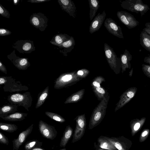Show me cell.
Segmentation results:
<instances>
[{"label": "cell", "mask_w": 150, "mask_h": 150, "mask_svg": "<svg viewBox=\"0 0 150 150\" xmlns=\"http://www.w3.org/2000/svg\"><path fill=\"white\" fill-rule=\"evenodd\" d=\"M109 98V96L107 92L103 100L93 110L89 122L88 128L89 129H93L102 120L105 114Z\"/></svg>", "instance_id": "6da1fadb"}, {"label": "cell", "mask_w": 150, "mask_h": 150, "mask_svg": "<svg viewBox=\"0 0 150 150\" xmlns=\"http://www.w3.org/2000/svg\"><path fill=\"white\" fill-rule=\"evenodd\" d=\"M77 70L63 73L55 80L54 88L59 89L71 86L82 79L76 74Z\"/></svg>", "instance_id": "7a4b0ae2"}, {"label": "cell", "mask_w": 150, "mask_h": 150, "mask_svg": "<svg viewBox=\"0 0 150 150\" xmlns=\"http://www.w3.org/2000/svg\"><path fill=\"white\" fill-rule=\"evenodd\" d=\"M120 1L122 8L132 12L139 13L141 16L150 9L148 5L144 4L141 0H125Z\"/></svg>", "instance_id": "3957f363"}, {"label": "cell", "mask_w": 150, "mask_h": 150, "mask_svg": "<svg viewBox=\"0 0 150 150\" xmlns=\"http://www.w3.org/2000/svg\"><path fill=\"white\" fill-rule=\"evenodd\" d=\"M104 50L106 58L111 68L116 74H119L121 68L120 58L117 57L113 49L106 43L104 44Z\"/></svg>", "instance_id": "277c9868"}, {"label": "cell", "mask_w": 150, "mask_h": 150, "mask_svg": "<svg viewBox=\"0 0 150 150\" xmlns=\"http://www.w3.org/2000/svg\"><path fill=\"white\" fill-rule=\"evenodd\" d=\"M8 100L12 104H18L24 107L28 111V107L31 104L32 99L29 92L16 93L8 97Z\"/></svg>", "instance_id": "5b68a950"}, {"label": "cell", "mask_w": 150, "mask_h": 150, "mask_svg": "<svg viewBox=\"0 0 150 150\" xmlns=\"http://www.w3.org/2000/svg\"><path fill=\"white\" fill-rule=\"evenodd\" d=\"M30 22L33 26L43 31L47 26L48 19L43 13H33L30 17Z\"/></svg>", "instance_id": "8992f818"}, {"label": "cell", "mask_w": 150, "mask_h": 150, "mask_svg": "<svg viewBox=\"0 0 150 150\" xmlns=\"http://www.w3.org/2000/svg\"><path fill=\"white\" fill-rule=\"evenodd\" d=\"M117 15L120 21L129 29L133 28L139 24L134 16L125 11H118Z\"/></svg>", "instance_id": "52a82bcc"}, {"label": "cell", "mask_w": 150, "mask_h": 150, "mask_svg": "<svg viewBox=\"0 0 150 150\" xmlns=\"http://www.w3.org/2000/svg\"><path fill=\"white\" fill-rule=\"evenodd\" d=\"M38 127L40 132L44 138L52 140L56 137L57 132L54 126L40 120Z\"/></svg>", "instance_id": "ba28073f"}, {"label": "cell", "mask_w": 150, "mask_h": 150, "mask_svg": "<svg viewBox=\"0 0 150 150\" xmlns=\"http://www.w3.org/2000/svg\"><path fill=\"white\" fill-rule=\"evenodd\" d=\"M137 88L136 87H132L126 90L120 97L119 100L116 104L115 112L123 107L131 100L135 96Z\"/></svg>", "instance_id": "9c48e42d"}, {"label": "cell", "mask_w": 150, "mask_h": 150, "mask_svg": "<svg viewBox=\"0 0 150 150\" xmlns=\"http://www.w3.org/2000/svg\"><path fill=\"white\" fill-rule=\"evenodd\" d=\"M12 47L20 53L28 54L35 50L33 41L30 40H20L14 43Z\"/></svg>", "instance_id": "30bf717a"}, {"label": "cell", "mask_w": 150, "mask_h": 150, "mask_svg": "<svg viewBox=\"0 0 150 150\" xmlns=\"http://www.w3.org/2000/svg\"><path fill=\"white\" fill-rule=\"evenodd\" d=\"M108 139L117 150H129L132 144L131 140L123 136L108 137Z\"/></svg>", "instance_id": "8fae6325"}, {"label": "cell", "mask_w": 150, "mask_h": 150, "mask_svg": "<svg viewBox=\"0 0 150 150\" xmlns=\"http://www.w3.org/2000/svg\"><path fill=\"white\" fill-rule=\"evenodd\" d=\"M104 25L109 33L119 38H124L121 28L112 19L107 18L104 21Z\"/></svg>", "instance_id": "7c38bea8"}, {"label": "cell", "mask_w": 150, "mask_h": 150, "mask_svg": "<svg viewBox=\"0 0 150 150\" xmlns=\"http://www.w3.org/2000/svg\"><path fill=\"white\" fill-rule=\"evenodd\" d=\"M7 56L14 65L19 69H26L30 65L28 58H20L17 56L15 54V50Z\"/></svg>", "instance_id": "4fadbf2b"}, {"label": "cell", "mask_w": 150, "mask_h": 150, "mask_svg": "<svg viewBox=\"0 0 150 150\" xmlns=\"http://www.w3.org/2000/svg\"><path fill=\"white\" fill-rule=\"evenodd\" d=\"M33 125V124H32L26 130L21 132L17 138L14 139L12 141L13 150H18L25 142L27 137L32 132Z\"/></svg>", "instance_id": "5bb4252c"}, {"label": "cell", "mask_w": 150, "mask_h": 150, "mask_svg": "<svg viewBox=\"0 0 150 150\" xmlns=\"http://www.w3.org/2000/svg\"><path fill=\"white\" fill-rule=\"evenodd\" d=\"M57 1L62 10L70 16L75 18L76 8L73 1L71 0H58Z\"/></svg>", "instance_id": "9a60e30c"}, {"label": "cell", "mask_w": 150, "mask_h": 150, "mask_svg": "<svg viewBox=\"0 0 150 150\" xmlns=\"http://www.w3.org/2000/svg\"><path fill=\"white\" fill-rule=\"evenodd\" d=\"M106 15L104 10L102 13H99L95 17L89 27V32L90 33L92 34L99 30L104 21Z\"/></svg>", "instance_id": "2e32d148"}, {"label": "cell", "mask_w": 150, "mask_h": 150, "mask_svg": "<svg viewBox=\"0 0 150 150\" xmlns=\"http://www.w3.org/2000/svg\"><path fill=\"white\" fill-rule=\"evenodd\" d=\"M120 58L121 63L122 72L123 73L127 69L131 68L130 61L132 59V56L127 49H125L124 53L121 54Z\"/></svg>", "instance_id": "e0dca14e"}, {"label": "cell", "mask_w": 150, "mask_h": 150, "mask_svg": "<svg viewBox=\"0 0 150 150\" xmlns=\"http://www.w3.org/2000/svg\"><path fill=\"white\" fill-rule=\"evenodd\" d=\"M75 45V41L73 37L71 36L70 38L64 42L59 47L61 49L60 52L65 56H67L68 53L70 52L74 48Z\"/></svg>", "instance_id": "ac0fdd59"}, {"label": "cell", "mask_w": 150, "mask_h": 150, "mask_svg": "<svg viewBox=\"0 0 150 150\" xmlns=\"http://www.w3.org/2000/svg\"><path fill=\"white\" fill-rule=\"evenodd\" d=\"M146 120L145 117L141 119H135L130 122V127L131 130V134L134 136L141 129L143 125Z\"/></svg>", "instance_id": "d6986e66"}, {"label": "cell", "mask_w": 150, "mask_h": 150, "mask_svg": "<svg viewBox=\"0 0 150 150\" xmlns=\"http://www.w3.org/2000/svg\"><path fill=\"white\" fill-rule=\"evenodd\" d=\"M98 145L100 148L109 150H117L108 140V137L100 136L98 139Z\"/></svg>", "instance_id": "ffe728a7"}, {"label": "cell", "mask_w": 150, "mask_h": 150, "mask_svg": "<svg viewBox=\"0 0 150 150\" xmlns=\"http://www.w3.org/2000/svg\"><path fill=\"white\" fill-rule=\"evenodd\" d=\"M71 36L66 34H58L54 35L50 41L52 44L59 47L64 42L69 40Z\"/></svg>", "instance_id": "44dd1931"}, {"label": "cell", "mask_w": 150, "mask_h": 150, "mask_svg": "<svg viewBox=\"0 0 150 150\" xmlns=\"http://www.w3.org/2000/svg\"><path fill=\"white\" fill-rule=\"evenodd\" d=\"M73 130L71 126H67L61 138L60 143V146L64 148L72 136Z\"/></svg>", "instance_id": "7402d4cb"}, {"label": "cell", "mask_w": 150, "mask_h": 150, "mask_svg": "<svg viewBox=\"0 0 150 150\" xmlns=\"http://www.w3.org/2000/svg\"><path fill=\"white\" fill-rule=\"evenodd\" d=\"M85 90L84 89H83L72 94L67 98L64 102V104L76 103L79 102L82 98Z\"/></svg>", "instance_id": "603a6c76"}, {"label": "cell", "mask_w": 150, "mask_h": 150, "mask_svg": "<svg viewBox=\"0 0 150 150\" xmlns=\"http://www.w3.org/2000/svg\"><path fill=\"white\" fill-rule=\"evenodd\" d=\"M140 43L143 47L150 52V35L143 30L140 34Z\"/></svg>", "instance_id": "cb8c5ba5"}, {"label": "cell", "mask_w": 150, "mask_h": 150, "mask_svg": "<svg viewBox=\"0 0 150 150\" xmlns=\"http://www.w3.org/2000/svg\"><path fill=\"white\" fill-rule=\"evenodd\" d=\"M16 104L7 105H3L0 109V117H2L10 114L13 113L17 110Z\"/></svg>", "instance_id": "d4e9b609"}, {"label": "cell", "mask_w": 150, "mask_h": 150, "mask_svg": "<svg viewBox=\"0 0 150 150\" xmlns=\"http://www.w3.org/2000/svg\"><path fill=\"white\" fill-rule=\"evenodd\" d=\"M27 114L22 112H15L1 117L3 119L11 121H21L23 120Z\"/></svg>", "instance_id": "484cf974"}, {"label": "cell", "mask_w": 150, "mask_h": 150, "mask_svg": "<svg viewBox=\"0 0 150 150\" xmlns=\"http://www.w3.org/2000/svg\"><path fill=\"white\" fill-rule=\"evenodd\" d=\"M88 1L90 8V20L91 21L95 16L99 7V2L98 0H88Z\"/></svg>", "instance_id": "4316f807"}, {"label": "cell", "mask_w": 150, "mask_h": 150, "mask_svg": "<svg viewBox=\"0 0 150 150\" xmlns=\"http://www.w3.org/2000/svg\"><path fill=\"white\" fill-rule=\"evenodd\" d=\"M49 87H47L42 92L39 97L35 106L37 108L40 107L44 103L49 94Z\"/></svg>", "instance_id": "83f0119b"}, {"label": "cell", "mask_w": 150, "mask_h": 150, "mask_svg": "<svg viewBox=\"0 0 150 150\" xmlns=\"http://www.w3.org/2000/svg\"><path fill=\"white\" fill-rule=\"evenodd\" d=\"M1 129L9 133H12L16 131L18 128L14 124L0 122Z\"/></svg>", "instance_id": "f1b7e54d"}, {"label": "cell", "mask_w": 150, "mask_h": 150, "mask_svg": "<svg viewBox=\"0 0 150 150\" xmlns=\"http://www.w3.org/2000/svg\"><path fill=\"white\" fill-rule=\"evenodd\" d=\"M42 142L37 140L33 139L27 142L25 144L24 149L25 150H30L36 147L41 148Z\"/></svg>", "instance_id": "f546056e"}, {"label": "cell", "mask_w": 150, "mask_h": 150, "mask_svg": "<svg viewBox=\"0 0 150 150\" xmlns=\"http://www.w3.org/2000/svg\"><path fill=\"white\" fill-rule=\"evenodd\" d=\"M93 91L98 100H102L107 93L105 89L103 87H92Z\"/></svg>", "instance_id": "4dcf8cb0"}, {"label": "cell", "mask_w": 150, "mask_h": 150, "mask_svg": "<svg viewBox=\"0 0 150 150\" xmlns=\"http://www.w3.org/2000/svg\"><path fill=\"white\" fill-rule=\"evenodd\" d=\"M86 129H81L76 126L73 135L72 143H74L80 140L84 134Z\"/></svg>", "instance_id": "1f68e13d"}, {"label": "cell", "mask_w": 150, "mask_h": 150, "mask_svg": "<svg viewBox=\"0 0 150 150\" xmlns=\"http://www.w3.org/2000/svg\"><path fill=\"white\" fill-rule=\"evenodd\" d=\"M75 119L76 122V126L81 129H86V122L85 114L78 115Z\"/></svg>", "instance_id": "d6a6232c"}, {"label": "cell", "mask_w": 150, "mask_h": 150, "mask_svg": "<svg viewBox=\"0 0 150 150\" xmlns=\"http://www.w3.org/2000/svg\"><path fill=\"white\" fill-rule=\"evenodd\" d=\"M46 115L51 119L60 123H63L66 121L65 119L61 115L57 113L46 111Z\"/></svg>", "instance_id": "836d02e7"}, {"label": "cell", "mask_w": 150, "mask_h": 150, "mask_svg": "<svg viewBox=\"0 0 150 150\" xmlns=\"http://www.w3.org/2000/svg\"><path fill=\"white\" fill-rule=\"evenodd\" d=\"M105 81V78L102 76H97L93 79L91 85L92 87H101V84Z\"/></svg>", "instance_id": "e575fe53"}, {"label": "cell", "mask_w": 150, "mask_h": 150, "mask_svg": "<svg viewBox=\"0 0 150 150\" xmlns=\"http://www.w3.org/2000/svg\"><path fill=\"white\" fill-rule=\"evenodd\" d=\"M90 71L86 69H81L76 71V74L79 78L82 79L86 78L89 74Z\"/></svg>", "instance_id": "d590c367"}, {"label": "cell", "mask_w": 150, "mask_h": 150, "mask_svg": "<svg viewBox=\"0 0 150 150\" xmlns=\"http://www.w3.org/2000/svg\"><path fill=\"white\" fill-rule=\"evenodd\" d=\"M150 133V130L148 129H144L141 133L139 138V141L143 142L147 139Z\"/></svg>", "instance_id": "8d00e7d4"}, {"label": "cell", "mask_w": 150, "mask_h": 150, "mask_svg": "<svg viewBox=\"0 0 150 150\" xmlns=\"http://www.w3.org/2000/svg\"><path fill=\"white\" fill-rule=\"evenodd\" d=\"M0 14L2 16L9 18L10 14L9 11L0 4Z\"/></svg>", "instance_id": "74e56055"}, {"label": "cell", "mask_w": 150, "mask_h": 150, "mask_svg": "<svg viewBox=\"0 0 150 150\" xmlns=\"http://www.w3.org/2000/svg\"><path fill=\"white\" fill-rule=\"evenodd\" d=\"M142 70L144 74L147 77L150 78V65L142 64Z\"/></svg>", "instance_id": "f35d334b"}, {"label": "cell", "mask_w": 150, "mask_h": 150, "mask_svg": "<svg viewBox=\"0 0 150 150\" xmlns=\"http://www.w3.org/2000/svg\"><path fill=\"white\" fill-rule=\"evenodd\" d=\"M0 143L7 145L9 144V141L8 138L1 132H0Z\"/></svg>", "instance_id": "ab89813d"}, {"label": "cell", "mask_w": 150, "mask_h": 150, "mask_svg": "<svg viewBox=\"0 0 150 150\" xmlns=\"http://www.w3.org/2000/svg\"><path fill=\"white\" fill-rule=\"evenodd\" d=\"M11 32L8 29L4 28L0 29V36H6L10 35Z\"/></svg>", "instance_id": "60d3db41"}, {"label": "cell", "mask_w": 150, "mask_h": 150, "mask_svg": "<svg viewBox=\"0 0 150 150\" xmlns=\"http://www.w3.org/2000/svg\"><path fill=\"white\" fill-rule=\"evenodd\" d=\"M50 1V0H29L27 2L32 3H38Z\"/></svg>", "instance_id": "b9f144b4"}, {"label": "cell", "mask_w": 150, "mask_h": 150, "mask_svg": "<svg viewBox=\"0 0 150 150\" xmlns=\"http://www.w3.org/2000/svg\"><path fill=\"white\" fill-rule=\"evenodd\" d=\"M0 70L2 72L5 73L7 74V70L5 66L0 61Z\"/></svg>", "instance_id": "7bdbcfd3"}, {"label": "cell", "mask_w": 150, "mask_h": 150, "mask_svg": "<svg viewBox=\"0 0 150 150\" xmlns=\"http://www.w3.org/2000/svg\"><path fill=\"white\" fill-rule=\"evenodd\" d=\"M6 77L1 76L0 78V84L2 85L6 83Z\"/></svg>", "instance_id": "ee69618b"}, {"label": "cell", "mask_w": 150, "mask_h": 150, "mask_svg": "<svg viewBox=\"0 0 150 150\" xmlns=\"http://www.w3.org/2000/svg\"><path fill=\"white\" fill-rule=\"evenodd\" d=\"M94 144L95 149L94 150H109L100 148L99 147L97 144H96V142H94Z\"/></svg>", "instance_id": "f6af8a7d"}, {"label": "cell", "mask_w": 150, "mask_h": 150, "mask_svg": "<svg viewBox=\"0 0 150 150\" xmlns=\"http://www.w3.org/2000/svg\"><path fill=\"white\" fill-rule=\"evenodd\" d=\"M144 62L150 65V55L148 56L145 57L144 59Z\"/></svg>", "instance_id": "bcb514c9"}, {"label": "cell", "mask_w": 150, "mask_h": 150, "mask_svg": "<svg viewBox=\"0 0 150 150\" xmlns=\"http://www.w3.org/2000/svg\"><path fill=\"white\" fill-rule=\"evenodd\" d=\"M143 30L144 31L150 35V29L145 27L143 29Z\"/></svg>", "instance_id": "7dc6e473"}, {"label": "cell", "mask_w": 150, "mask_h": 150, "mask_svg": "<svg viewBox=\"0 0 150 150\" xmlns=\"http://www.w3.org/2000/svg\"><path fill=\"white\" fill-rule=\"evenodd\" d=\"M30 150H45L44 149L40 148V147H36L33 148Z\"/></svg>", "instance_id": "c3c4849f"}, {"label": "cell", "mask_w": 150, "mask_h": 150, "mask_svg": "<svg viewBox=\"0 0 150 150\" xmlns=\"http://www.w3.org/2000/svg\"><path fill=\"white\" fill-rule=\"evenodd\" d=\"M20 1L19 0H13V4L15 5H17Z\"/></svg>", "instance_id": "681fc988"}, {"label": "cell", "mask_w": 150, "mask_h": 150, "mask_svg": "<svg viewBox=\"0 0 150 150\" xmlns=\"http://www.w3.org/2000/svg\"><path fill=\"white\" fill-rule=\"evenodd\" d=\"M145 27L150 29V22L146 23L145 24Z\"/></svg>", "instance_id": "f907efd6"}, {"label": "cell", "mask_w": 150, "mask_h": 150, "mask_svg": "<svg viewBox=\"0 0 150 150\" xmlns=\"http://www.w3.org/2000/svg\"><path fill=\"white\" fill-rule=\"evenodd\" d=\"M133 71V68H132L129 72V76L130 77H131L132 76Z\"/></svg>", "instance_id": "816d5d0a"}]
</instances>
